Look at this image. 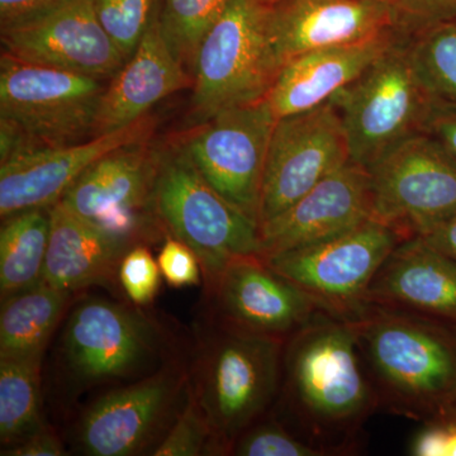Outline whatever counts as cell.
<instances>
[{"label": "cell", "mask_w": 456, "mask_h": 456, "mask_svg": "<svg viewBox=\"0 0 456 456\" xmlns=\"http://www.w3.org/2000/svg\"><path fill=\"white\" fill-rule=\"evenodd\" d=\"M380 408L349 321L318 311L284 345L273 415L325 456L358 452Z\"/></svg>", "instance_id": "1"}, {"label": "cell", "mask_w": 456, "mask_h": 456, "mask_svg": "<svg viewBox=\"0 0 456 456\" xmlns=\"http://www.w3.org/2000/svg\"><path fill=\"white\" fill-rule=\"evenodd\" d=\"M347 321L380 408L422 422L448 415L456 404V330L375 305Z\"/></svg>", "instance_id": "2"}, {"label": "cell", "mask_w": 456, "mask_h": 456, "mask_svg": "<svg viewBox=\"0 0 456 456\" xmlns=\"http://www.w3.org/2000/svg\"><path fill=\"white\" fill-rule=\"evenodd\" d=\"M284 345L215 320L200 338L189 384L222 455H230L237 437L274 407Z\"/></svg>", "instance_id": "3"}, {"label": "cell", "mask_w": 456, "mask_h": 456, "mask_svg": "<svg viewBox=\"0 0 456 456\" xmlns=\"http://www.w3.org/2000/svg\"><path fill=\"white\" fill-rule=\"evenodd\" d=\"M108 80L0 56V164L95 136Z\"/></svg>", "instance_id": "4"}, {"label": "cell", "mask_w": 456, "mask_h": 456, "mask_svg": "<svg viewBox=\"0 0 456 456\" xmlns=\"http://www.w3.org/2000/svg\"><path fill=\"white\" fill-rule=\"evenodd\" d=\"M167 331L139 307L84 298L69 311L57 368L71 395L134 382L170 362Z\"/></svg>", "instance_id": "5"}, {"label": "cell", "mask_w": 456, "mask_h": 456, "mask_svg": "<svg viewBox=\"0 0 456 456\" xmlns=\"http://www.w3.org/2000/svg\"><path fill=\"white\" fill-rule=\"evenodd\" d=\"M156 150V217L167 235L197 254L204 288L235 257L261 255L259 224L207 182L182 137Z\"/></svg>", "instance_id": "6"}, {"label": "cell", "mask_w": 456, "mask_h": 456, "mask_svg": "<svg viewBox=\"0 0 456 456\" xmlns=\"http://www.w3.org/2000/svg\"><path fill=\"white\" fill-rule=\"evenodd\" d=\"M340 113L351 163L370 169L404 141L428 131L437 106L417 68L407 35L331 98Z\"/></svg>", "instance_id": "7"}, {"label": "cell", "mask_w": 456, "mask_h": 456, "mask_svg": "<svg viewBox=\"0 0 456 456\" xmlns=\"http://www.w3.org/2000/svg\"><path fill=\"white\" fill-rule=\"evenodd\" d=\"M281 69L270 40L266 5L232 0L197 50L191 71L194 125L228 108L263 101Z\"/></svg>", "instance_id": "8"}, {"label": "cell", "mask_w": 456, "mask_h": 456, "mask_svg": "<svg viewBox=\"0 0 456 456\" xmlns=\"http://www.w3.org/2000/svg\"><path fill=\"white\" fill-rule=\"evenodd\" d=\"M189 389V373L175 360L108 389L80 413L75 450L88 456L152 455L187 403Z\"/></svg>", "instance_id": "9"}, {"label": "cell", "mask_w": 456, "mask_h": 456, "mask_svg": "<svg viewBox=\"0 0 456 456\" xmlns=\"http://www.w3.org/2000/svg\"><path fill=\"white\" fill-rule=\"evenodd\" d=\"M403 237L375 220L317 244L263 255L275 272L332 316H355L367 305L378 270Z\"/></svg>", "instance_id": "10"}, {"label": "cell", "mask_w": 456, "mask_h": 456, "mask_svg": "<svg viewBox=\"0 0 456 456\" xmlns=\"http://www.w3.org/2000/svg\"><path fill=\"white\" fill-rule=\"evenodd\" d=\"M368 171L371 218L404 240L425 236L456 212V159L428 132L395 147Z\"/></svg>", "instance_id": "11"}, {"label": "cell", "mask_w": 456, "mask_h": 456, "mask_svg": "<svg viewBox=\"0 0 456 456\" xmlns=\"http://www.w3.org/2000/svg\"><path fill=\"white\" fill-rule=\"evenodd\" d=\"M156 160L151 140L113 150L90 165L59 203L126 244L164 241L154 209Z\"/></svg>", "instance_id": "12"}, {"label": "cell", "mask_w": 456, "mask_h": 456, "mask_svg": "<svg viewBox=\"0 0 456 456\" xmlns=\"http://www.w3.org/2000/svg\"><path fill=\"white\" fill-rule=\"evenodd\" d=\"M277 119L265 98L222 110L182 137L207 182L257 224L266 155Z\"/></svg>", "instance_id": "13"}, {"label": "cell", "mask_w": 456, "mask_h": 456, "mask_svg": "<svg viewBox=\"0 0 456 456\" xmlns=\"http://www.w3.org/2000/svg\"><path fill=\"white\" fill-rule=\"evenodd\" d=\"M350 161L346 131L331 99L278 118L261 184L259 227Z\"/></svg>", "instance_id": "14"}, {"label": "cell", "mask_w": 456, "mask_h": 456, "mask_svg": "<svg viewBox=\"0 0 456 456\" xmlns=\"http://www.w3.org/2000/svg\"><path fill=\"white\" fill-rule=\"evenodd\" d=\"M2 53L31 64L110 80L126 62L93 0H51L0 26Z\"/></svg>", "instance_id": "15"}, {"label": "cell", "mask_w": 456, "mask_h": 456, "mask_svg": "<svg viewBox=\"0 0 456 456\" xmlns=\"http://www.w3.org/2000/svg\"><path fill=\"white\" fill-rule=\"evenodd\" d=\"M212 320L287 341L317 314L316 303L275 272L263 255L235 257L206 287Z\"/></svg>", "instance_id": "16"}, {"label": "cell", "mask_w": 456, "mask_h": 456, "mask_svg": "<svg viewBox=\"0 0 456 456\" xmlns=\"http://www.w3.org/2000/svg\"><path fill=\"white\" fill-rule=\"evenodd\" d=\"M266 22L281 68L310 51L367 44L399 32L383 0H277L266 5Z\"/></svg>", "instance_id": "17"}, {"label": "cell", "mask_w": 456, "mask_h": 456, "mask_svg": "<svg viewBox=\"0 0 456 456\" xmlns=\"http://www.w3.org/2000/svg\"><path fill=\"white\" fill-rule=\"evenodd\" d=\"M151 114L84 142L29 152L0 164V217L59 202L90 165L119 147L154 137Z\"/></svg>", "instance_id": "18"}, {"label": "cell", "mask_w": 456, "mask_h": 456, "mask_svg": "<svg viewBox=\"0 0 456 456\" xmlns=\"http://www.w3.org/2000/svg\"><path fill=\"white\" fill-rule=\"evenodd\" d=\"M368 220H373L370 175L350 161L277 217L260 224L261 255L317 244Z\"/></svg>", "instance_id": "19"}, {"label": "cell", "mask_w": 456, "mask_h": 456, "mask_svg": "<svg viewBox=\"0 0 456 456\" xmlns=\"http://www.w3.org/2000/svg\"><path fill=\"white\" fill-rule=\"evenodd\" d=\"M367 305L408 312L456 330V261L422 237L403 240L378 270Z\"/></svg>", "instance_id": "20"}, {"label": "cell", "mask_w": 456, "mask_h": 456, "mask_svg": "<svg viewBox=\"0 0 456 456\" xmlns=\"http://www.w3.org/2000/svg\"><path fill=\"white\" fill-rule=\"evenodd\" d=\"M191 86L193 77L165 40L158 8L136 50L107 82L95 136L139 121L159 102Z\"/></svg>", "instance_id": "21"}, {"label": "cell", "mask_w": 456, "mask_h": 456, "mask_svg": "<svg viewBox=\"0 0 456 456\" xmlns=\"http://www.w3.org/2000/svg\"><path fill=\"white\" fill-rule=\"evenodd\" d=\"M131 245L77 217L61 203L51 207V232L42 283L77 293L118 284L119 264Z\"/></svg>", "instance_id": "22"}, {"label": "cell", "mask_w": 456, "mask_h": 456, "mask_svg": "<svg viewBox=\"0 0 456 456\" xmlns=\"http://www.w3.org/2000/svg\"><path fill=\"white\" fill-rule=\"evenodd\" d=\"M401 35L403 33L395 32L367 44L310 51L294 57L281 69L266 97L275 117L305 112L330 101L373 64Z\"/></svg>", "instance_id": "23"}, {"label": "cell", "mask_w": 456, "mask_h": 456, "mask_svg": "<svg viewBox=\"0 0 456 456\" xmlns=\"http://www.w3.org/2000/svg\"><path fill=\"white\" fill-rule=\"evenodd\" d=\"M74 298L41 281L2 299L0 359H44Z\"/></svg>", "instance_id": "24"}, {"label": "cell", "mask_w": 456, "mask_h": 456, "mask_svg": "<svg viewBox=\"0 0 456 456\" xmlns=\"http://www.w3.org/2000/svg\"><path fill=\"white\" fill-rule=\"evenodd\" d=\"M51 207L26 209L2 218V299L41 283L50 242Z\"/></svg>", "instance_id": "25"}, {"label": "cell", "mask_w": 456, "mask_h": 456, "mask_svg": "<svg viewBox=\"0 0 456 456\" xmlns=\"http://www.w3.org/2000/svg\"><path fill=\"white\" fill-rule=\"evenodd\" d=\"M42 359H0V441L9 448L47 428L42 412Z\"/></svg>", "instance_id": "26"}, {"label": "cell", "mask_w": 456, "mask_h": 456, "mask_svg": "<svg viewBox=\"0 0 456 456\" xmlns=\"http://www.w3.org/2000/svg\"><path fill=\"white\" fill-rule=\"evenodd\" d=\"M232 0H160L159 22L165 40L191 75L200 41Z\"/></svg>", "instance_id": "27"}, {"label": "cell", "mask_w": 456, "mask_h": 456, "mask_svg": "<svg viewBox=\"0 0 456 456\" xmlns=\"http://www.w3.org/2000/svg\"><path fill=\"white\" fill-rule=\"evenodd\" d=\"M411 53L437 103L456 107V20L408 36Z\"/></svg>", "instance_id": "28"}, {"label": "cell", "mask_w": 456, "mask_h": 456, "mask_svg": "<svg viewBox=\"0 0 456 456\" xmlns=\"http://www.w3.org/2000/svg\"><path fill=\"white\" fill-rule=\"evenodd\" d=\"M160 0H93L104 31L125 59L134 53L158 12Z\"/></svg>", "instance_id": "29"}, {"label": "cell", "mask_w": 456, "mask_h": 456, "mask_svg": "<svg viewBox=\"0 0 456 456\" xmlns=\"http://www.w3.org/2000/svg\"><path fill=\"white\" fill-rule=\"evenodd\" d=\"M191 387V384H189ZM154 456L222 455L220 445L208 419L189 389L187 403L163 441L152 452Z\"/></svg>", "instance_id": "30"}, {"label": "cell", "mask_w": 456, "mask_h": 456, "mask_svg": "<svg viewBox=\"0 0 456 456\" xmlns=\"http://www.w3.org/2000/svg\"><path fill=\"white\" fill-rule=\"evenodd\" d=\"M230 455L325 456L285 428L272 411L237 437Z\"/></svg>", "instance_id": "31"}, {"label": "cell", "mask_w": 456, "mask_h": 456, "mask_svg": "<svg viewBox=\"0 0 456 456\" xmlns=\"http://www.w3.org/2000/svg\"><path fill=\"white\" fill-rule=\"evenodd\" d=\"M161 281L163 275L149 245H134L123 255L118 285L132 305L143 308L154 303L160 292Z\"/></svg>", "instance_id": "32"}, {"label": "cell", "mask_w": 456, "mask_h": 456, "mask_svg": "<svg viewBox=\"0 0 456 456\" xmlns=\"http://www.w3.org/2000/svg\"><path fill=\"white\" fill-rule=\"evenodd\" d=\"M395 13L398 31L411 36L456 20V0H383Z\"/></svg>", "instance_id": "33"}, {"label": "cell", "mask_w": 456, "mask_h": 456, "mask_svg": "<svg viewBox=\"0 0 456 456\" xmlns=\"http://www.w3.org/2000/svg\"><path fill=\"white\" fill-rule=\"evenodd\" d=\"M159 268L174 289L198 287L203 283V272L197 254L174 236L165 237L158 255Z\"/></svg>", "instance_id": "34"}, {"label": "cell", "mask_w": 456, "mask_h": 456, "mask_svg": "<svg viewBox=\"0 0 456 456\" xmlns=\"http://www.w3.org/2000/svg\"><path fill=\"white\" fill-rule=\"evenodd\" d=\"M3 456H65L68 455L64 443L56 432L47 426L27 439L2 449Z\"/></svg>", "instance_id": "35"}, {"label": "cell", "mask_w": 456, "mask_h": 456, "mask_svg": "<svg viewBox=\"0 0 456 456\" xmlns=\"http://www.w3.org/2000/svg\"><path fill=\"white\" fill-rule=\"evenodd\" d=\"M449 424L445 419L425 422L410 446L413 456H448Z\"/></svg>", "instance_id": "36"}, {"label": "cell", "mask_w": 456, "mask_h": 456, "mask_svg": "<svg viewBox=\"0 0 456 456\" xmlns=\"http://www.w3.org/2000/svg\"><path fill=\"white\" fill-rule=\"evenodd\" d=\"M426 132L436 137L456 159V107L437 103Z\"/></svg>", "instance_id": "37"}, {"label": "cell", "mask_w": 456, "mask_h": 456, "mask_svg": "<svg viewBox=\"0 0 456 456\" xmlns=\"http://www.w3.org/2000/svg\"><path fill=\"white\" fill-rule=\"evenodd\" d=\"M432 248L456 261V212L448 220L421 236Z\"/></svg>", "instance_id": "38"}, {"label": "cell", "mask_w": 456, "mask_h": 456, "mask_svg": "<svg viewBox=\"0 0 456 456\" xmlns=\"http://www.w3.org/2000/svg\"><path fill=\"white\" fill-rule=\"evenodd\" d=\"M51 0H0V26L8 25Z\"/></svg>", "instance_id": "39"}, {"label": "cell", "mask_w": 456, "mask_h": 456, "mask_svg": "<svg viewBox=\"0 0 456 456\" xmlns=\"http://www.w3.org/2000/svg\"><path fill=\"white\" fill-rule=\"evenodd\" d=\"M448 424L450 428L448 456H456V425L450 421H448Z\"/></svg>", "instance_id": "40"}, {"label": "cell", "mask_w": 456, "mask_h": 456, "mask_svg": "<svg viewBox=\"0 0 456 456\" xmlns=\"http://www.w3.org/2000/svg\"><path fill=\"white\" fill-rule=\"evenodd\" d=\"M443 419H446V421L452 422V424L456 425V404L452 406V410L449 411L448 415L444 417Z\"/></svg>", "instance_id": "41"}, {"label": "cell", "mask_w": 456, "mask_h": 456, "mask_svg": "<svg viewBox=\"0 0 456 456\" xmlns=\"http://www.w3.org/2000/svg\"><path fill=\"white\" fill-rule=\"evenodd\" d=\"M256 2L261 3V4H272V3L277 2V0H256Z\"/></svg>", "instance_id": "42"}]
</instances>
